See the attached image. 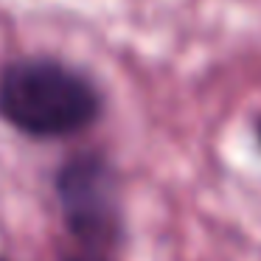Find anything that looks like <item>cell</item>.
Instances as JSON below:
<instances>
[{"instance_id": "6da1fadb", "label": "cell", "mask_w": 261, "mask_h": 261, "mask_svg": "<svg viewBox=\"0 0 261 261\" xmlns=\"http://www.w3.org/2000/svg\"><path fill=\"white\" fill-rule=\"evenodd\" d=\"M107 110L98 79L54 54H23L0 65V121L29 141L90 132Z\"/></svg>"}, {"instance_id": "7a4b0ae2", "label": "cell", "mask_w": 261, "mask_h": 261, "mask_svg": "<svg viewBox=\"0 0 261 261\" xmlns=\"http://www.w3.org/2000/svg\"><path fill=\"white\" fill-rule=\"evenodd\" d=\"M54 202L65 230L90 253H110L126 236L124 188L115 163L98 149L73 152L54 171Z\"/></svg>"}, {"instance_id": "3957f363", "label": "cell", "mask_w": 261, "mask_h": 261, "mask_svg": "<svg viewBox=\"0 0 261 261\" xmlns=\"http://www.w3.org/2000/svg\"><path fill=\"white\" fill-rule=\"evenodd\" d=\"M65 261H110V258H107V253H90V250H82V253L70 255V258H65Z\"/></svg>"}, {"instance_id": "277c9868", "label": "cell", "mask_w": 261, "mask_h": 261, "mask_svg": "<svg viewBox=\"0 0 261 261\" xmlns=\"http://www.w3.org/2000/svg\"><path fill=\"white\" fill-rule=\"evenodd\" d=\"M253 132H255V143H258V149H261V113H258V118H255V124H253Z\"/></svg>"}, {"instance_id": "5b68a950", "label": "cell", "mask_w": 261, "mask_h": 261, "mask_svg": "<svg viewBox=\"0 0 261 261\" xmlns=\"http://www.w3.org/2000/svg\"><path fill=\"white\" fill-rule=\"evenodd\" d=\"M0 261H14V258H0Z\"/></svg>"}]
</instances>
